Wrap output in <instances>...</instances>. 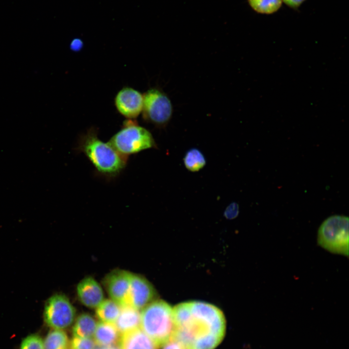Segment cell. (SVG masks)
I'll return each instance as SVG.
<instances>
[{
    "label": "cell",
    "mask_w": 349,
    "mask_h": 349,
    "mask_svg": "<svg viewBox=\"0 0 349 349\" xmlns=\"http://www.w3.org/2000/svg\"><path fill=\"white\" fill-rule=\"evenodd\" d=\"M71 349H95V343L89 338L73 337L70 343Z\"/></svg>",
    "instance_id": "cell-22"
},
{
    "label": "cell",
    "mask_w": 349,
    "mask_h": 349,
    "mask_svg": "<svg viewBox=\"0 0 349 349\" xmlns=\"http://www.w3.org/2000/svg\"><path fill=\"white\" fill-rule=\"evenodd\" d=\"M94 334L95 344L104 347L115 346L121 336L114 323L101 321L97 324Z\"/></svg>",
    "instance_id": "cell-14"
},
{
    "label": "cell",
    "mask_w": 349,
    "mask_h": 349,
    "mask_svg": "<svg viewBox=\"0 0 349 349\" xmlns=\"http://www.w3.org/2000/svg\"><path fill=\"white\" fill-rule=\"evenodd\" d=\"M143 95L129 87L121 90L115 98V104L119 112L125 117L133 119L142 111Z\"/></svg>",
    "instance_id": "cell-10"
},
{
    "label": "cell",
    "mask_w": 349,
    "mask_h": 349,
    "mask_svg": "<svg viewBox=\"0 0 349 349\" xmlns=\"http://www.w3.org/2000/svg\"><path fill=\"white\" fill-rule=\"evenodd\" d=\"M109 143L117 152L127 157L156 147L150 132L131 121H126L123 127L112 137Z\"/></svg>",
    "instance_id": "cell-4"
},
{
    "label": "cell",
    "mask_w": 349,
    "mask_h": 349,
    "mask_svg": "<svg viewBox=\"0 0 349 349\" xmlns=\"http://www.w3.org/2000/svg\"><path fill=\"white\" fill-rule=\"evenodd\" d=\"M190 306L192 314L206 324L210 333L223 338L225 320L220 309L212 304L200 301H190Z\"/></svg>",
    "instance_id": "cell-7"
},
{
    "label": "cell",
    "mask_w": 349,
    "mask_h": 349,
    "mask_svg": "<svg viewBox=\"0 0 349 349\" xmlns=\"http://www.w3.org/2000/svg\"><path fill=\"white\" fill-rule=\"evenodd\" d=\"M183 161L186 168L191 172L199 171L206 163L204 155L196 148L188 151L183 158Z\"/></svg>",
    "instance_id": "cell-18"
},
{
    "label": "cell",
    "mask_w": 349,
    "mask_h": 349,
    "mask_svg": "<svg viewBox=\"0 0 349 349\" xmlns=\"http://www.w3.org/2000/svg\"><path fill=\"white\" fill-rule=\"evenodd\" d=\"M349 217L332 215L325 219L317 232V244L328 251L349 256Z\"/></svg>",
    "instance_id": "cell-3"
},
{
    "label": "cell",
    "mask_w": 349,
    "mask_h": 349,
    "mask_svg": "<svg viewBox=\"0 0 349 349\" xmlns=\"http://www.w3.org/2000/svg\"><path fill=\"white\" fill-rule=\"evenodd\" d=\"M140 326L159 348L169 340L175 329L172 308L162 300H155L143 308Z\"/></svg>",
    "instance_id": "cell-2"
},
{
    "label": "cell",
    "mask_w": 349,
    "mask_h": 349,
    "mask_svg": "<svg viewBox=\"0 0 349 349\" xmlns=\"http://www.w3.org/2000/svg\"><path fill=\"white\" fill-rule=\"evenodd\" d=\"M76 290L81 303L90 308H96L104 300L101 286L91 276L82 279L78 283Z\"/></svg>",
    "instance_id": "cell-11"
},
{
    "label": "cell",
    "mask_w": 349,
    "mask_h": 349,
    "mask_svg": "<svg viewBox=\"0 0 349 349\" xmlns=\"http://www.w3.org/2000/svg\"><path fill=\"white\" fill-rule=\"evenodd\" d=\"M20 349H45L44 340L36 334L28 335L22 340Z\"/></svg>",
    "instance_id": "cell-21"
},
{
    "label": "cell",
    "mask_w": 349,
    "mask_h": 349,
    "mask_svg": "<svg viewBox=\"0 0 349 349\" xmlns=\"http://www.w3.org/2000/svg\"><path fill=\"white\" fill-rule=\"evenodd\" d=\"M222 339V338L209 333L196 338L189 349H214Z\"/></svg>",
    "instance_id": "cell-20"
},
{
    "label": "cell",
    "mask_w": 349,
    "mask_h": 349,
    "mask_svg": "<svg viewBox=\"0 0 349 349\" xmlns=\"http://www.w3.org/2000/svg\"><path fill=\"white\" fill-rule=\"evenodd\" d=\"M44 344L45 349H67L69 341L64 331L52 329L47 335Z\"/></svg>",
    "instance_id": "cell-17"
},
{
    "label": "cell",
    "mask_w": 349,
    "mask_h": 349,
    "mask_svg": "<svg viewBox=\"0 0 349 349\" xmlns=\"http://www.w3.org/2000/svg\"><path fill=\"white\" fill-rule=\"evenodd\" d=\"M95 349H121V348L117 346H112L107 347L101 346Z\"/></svg>",
    "instance_id": "cell-27"
},
{
    "label": "cell",
    "mask_w": 349,
    "mask_h": 349,
    "mask_svg": "<svg viewBox=\"0 0 349 349\" xmlns=\"http://www.w3.org/2000/svg\"><path fill=\"white\" fill-rule=\"evenodd\" d=\"M140 324V311L128 305L121 306L120 314L114 323L121 335L139 328Z\"/></svg>",
    "instance_id": "cell-13"
},
{
    "label": "cell",
    "mask_w": 349,
    "mask_h": 349,
    "mask_svg": "<svg viewBox=\"0 0 349 349\" xmlns=\"http://www.w3.org/2000/svg\"><path fill=\"white\" fill-rule=\"evenodd\" d=\"M152 285L143 276L132 273L126 305L139 311L156 300Z\"/></svg>",
    "instance_id": "cell-8"
},
{
    "label": "cell",
    "mask_w": 349,
    "mask_h": 349,
    "mask_svg": "<svg viewBox=\"0 0 349 349\" xmlns=\"http://www.w3.org/2000/svg\"><path fill=\"white\" fill-rule=\"evenodd\" d=\"M306 0H282L283 2L288 7L297 10Z\"/></svg>",
    "instance_id": "cell-25"
},
{
    "label": "cell",
    "mask_w": 349,
    "mask_h": 349,
    "mask_svg": "<svg viewBox=\"0 0 349 349\" xmlns=\"http://www.w3.org/2000/svg\"><path fill=\"white\" fill-rule=\"evenodd\" d=\"M238 214V206L236 203L230 204L226 208L224 212L225 216L228 219H234Z\"/></svg>",
    "instance_id": "cell-23"
},
{
    "label": "cell",
    "mask_w": 349,
    "mask_h": 349,
    "mask_svg": "<svg viewBox=\"0 0 349 349\" xmlns=\"http://www.w3.org/2000/svg\"><path fill=\"white\" fill-rule=\"evenodd\" d=\"M143 95L144 120L159 127L167 124L173 112L172 105L167 95L158 89H151Z\"/></svg>",
    "instance_id": "cell-6"
},
{
    "label": "cell",
    "mask_w": 349,
    "mask_h": 349,
    "mask_svg": "<svg viewBox=\"0 0 349 349\" xmlns=\"http://www.w3.org/2000/svg\"><path fill=\"white\" fill-rule=\"evenodd\" d=\"M76 315L75 307L63 294H55L45 302L44 319L46 324L52 329L67 328L73 323Z\"/></svg>",
    "instance_id": "cell-5"
},
{
    "label": "cell",
    "mask_w": 349,
    "mask_h": 349,
    "mask_svg": "<svg viewBox=\"0 0 349 349\" xmlns=\"http://www.w3.org/2000/svg\"><path fill=\"white\" fill-rule=\"evenodd\" d=\"M82 46V42L79 39H74L70 44V48L73 50H79Z\"/></svg>",
    "instance_id": "cell-26"
},
{
    "label": "cell",
    "mask_w": 349,
    "mask_h": 349,
    "mask_svg": "<svg viewBox=\"0 0 349 349\" xmlns=\"http://www.w3.org/2000/svg\"><path fill=\"white\" fill-rule=\"evenodd\" d=\"M78 150L83 153L101 174L113 177L126 167L127 157L118 152L109 143L101 140L97 132L89 130L79 140Z\"/></svg>",
    "instance_id": "cell-1"
},
{
    "label": "cell",
    "mask_w": 349,
    "mask_h": 349,
    "mask_svg": "<svg viewBox=\"0 0 349 349\" xmlns=\"http://www.w3.org/2000/svg\"><path fill=\"white\" fill-rule=\"evenodd\" d=\"M121 349H158L159 348L141 329L137 328L121 335Z\"/></svg>",
    "instance_id": "cell-12"
},
{
    "label": "cell",
    "mask_w": 349,
    "mask_h": 349,
    "mask_svg": "<svg viewBox=\"0 0 349 349\" xmlns=\"http://www.w3.org/2000/svg\"><path fill=\"white\" fill-rule=\"evenodd\" d=\"M95 309L96 316L101 322L114 324L121 306L111 299H104Z\"/></svg>",
    "instance_id": "cell-16"
},
{
    "label": "cell",
    "mask_w": 349,
    "mask_h": 349,
    "mask_svg": "<svg viewBox=\"0 0 349 349\" xmlns=\"http://www.w3.org/2000/svg\"><path fill=\"white\" fill-rule=\"evenodd\" d=\"M96 326V321L91 315L81 314L75 321L72 328L73 335L76 337H90L94 334Z\"/></svg>",
    "instance_id": "cell-15"
},
{
    "label": "cell",
    "mask_w": 349,
    "mask_h": 349,
    "mask_svg": "<svg viewBox=\"0 0 349 349\" xmlns=\"http://www.w3.org/2000/svg\"><path fill=\"white\" fill-rule=\"evenodd\" d=\"M251 7L256 13L270 15L278 11L281 8L282 0H248Z\"/></svg>",
    "instance_id": "cell-19"
},
{
    "label": "cell",
    "mask_w": 349,
    "mask_h": 349,
    "mask_svg": "<svg viewBox=\"0 0 349 349\" xmlns=\"http://www.w3.org/2000/svg\"><path fill=\"white\" fill-rule=\"evenodd\" d=\"M161 347L162 349H186L182 344L173 338H171Z\"/></svg>",
    "instance_id": "cell-24"
},
{
    "label": "cell",
    "mask_w": 349,
    "mask_h": 349,
    "mask_svg": "<svg viewBox=\"0 0 349 349\" xmlns=\"http://www.w3.org/2000/svg\"><path fill=\"white\" fill-rule=\"evenodd\" d=\"M132 273L115 270L107 274L103 281L110 298L121 306L126 305Z\"/></svg>",
    "instance_id": "cell-9"
}]
</instances>
